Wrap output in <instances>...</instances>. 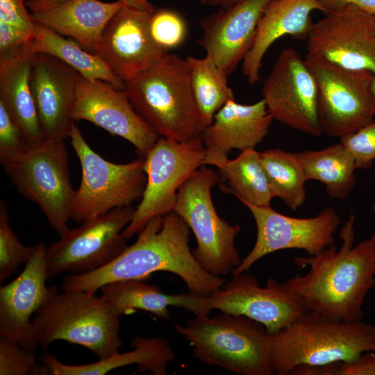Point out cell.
Returning <instances> with one entry per match:
<instances>
[{
    "mask_svg": "<svg viewBox=\"0 0 375 375\" xmlns=\"http://www.w3.org/2000/svg\"><path fill=\"white\" fill-rule=\"evenodd\" d=\"M32 143L0 102V160L24 151Z\"/></svg>",
    "mask_w": 375,
    "mask_h": 375,
    "instance_id": "cell-37",
    "label": "cell"
},
{
    "mask_svg": "<svg viewBox=\"0 0 375 375\" xmlns=\"http://www.w3.org/2000/svg\"><path fill=\"white\" fill-rule=\"evenodd\" d=\"M297 154L308 181L316 180L324 184L331 198L346 199L349 197L356 184L357 169L352 156L342 143Z\"/></svg>",
    "mask_w": 375,
    "mask_h": 375,
    "instance_id": "cell-29",
    "label": "cell"
},
{
    "mask_svg": "<svg viewBox=\"0 0 375 375\" xmlns=\"http://www.w3.org/2000/svg\"><path fill=\"white\" fill-rule=\"evenodd\" d=\"M371 92L375 101V74H374L370 86Z\"/></svg>",
    "mask_w": 375,
    "mask_h": 375,
    "instance_id": "cell-44",
    "label": "cell"
},
{
    "mask_svg": "<svg viewBox=\"0 0 375 375\" xmlns=\"http://www.w3.org/2000/svg\"><path fill=\"white\" fill-rule=\"evenodd\" d=\"M337 375H375V353H362L351 362H339Z\"/></svg>",
    "mask_w": 375,
    "mask_h": 375,
    "instance_id": "cell-39",
    "label": "cell"
},
{
    "mask_svg": "<svg viewBox=\"0 0 375 375\" xmlns=\"http://www.w3.org/2000/svg\"><path fill=\"white\" fill-rule=\"evenodd\" d=\"M144 158L147 183L133 219L123 231L127 240L151 219L174 210L181 186L204 165L206 149L201 137L185 142L160 137Z\"/></svg>",
    "mask_w": 375,
    "mask_h": 375,
    "instance_id": "cell-11",
    "label": "cell"
},
{
    "mask_svg": "<svg viewBox=\"0 0 375 375\" xmlns=\"http://www.w3.org/2000/svg\"><path fill=\"white\" fill-rule=\"evenodd\" d=\"M127 4L124 0H65L40 4L27 0L33 20L61 35L69 36L85 51L95 53L101 33L113 15Z\"/></svg>",
    "mask_w": 375,
    "mask_h": 375,
    "instance_id": "cell-23",
    "label": "cell"
},
{
    "mask_svg": "<svg viewBox=\"0 0 375 375\" xmlns=\"http://www.w3.org/2000/svg\"><path fill=\"white\" fill-rule=\"evenodd\" d=\"M305 60L317 87L322 133L340 138L374 120L370 89L374 74L347 69L310 53Z\"/></svg>",
    "mask_w": 375,
    "mask_h": 375,
    "instance_id": "cell-10",
    "label": "cell"
},
{
    "mask_svg": "<svg viewBox=\"0 0 375 375\" xmlns=\"http://www.w3.org/2000/svg\"><path fill=\"white\" fill-rule=\"evenodd\" d=\"M23 53L0 60V102L31 142L44 138L30 86L31 57Z\"/></svg>",
    "mask_w": 375,
    "mask_h": 375,
    "instance_id": "cell-26",
    "label": "cell"
},
{
    "mask_svg": "<svg viewBox=\"0 0 375 375\" xmlns=\"http://www.w3.org/2000/svg\"><path fill=\"white\" fill-rule=\"evenodd\" d=\"M69 138L81 167L80 185L72 201V219L83 224L142 199L147 183L144 158L124 164L106 160L90 147L74 122Z\"/></svg>",
    "mask_w": 375,
    "mask_h": 375,
    "instance_id": "cell-9",
    "label": "cell"
},
{
    "mask_svg": "<svg viewBox=\"0 0 375 375\" xmlns=\"http://www.w3.org/2000/svg\"><path fill=\"white\" fill-rule=\"evenodd\" d=\"M72 121L85 120L131 142L144 158L160 136L141 118L124 90L78 75Z\"/></svg>",
    "mask_w": 375,
    "mask_h": 375,
    "instance_id": "cell-17",
    "label": "cell"
},
{
    "mask_svg": "<svg viewBox=\"0 0 375 375\" xmlns=\"http://www.w3.org/2000/svg\"><path fill=\"white\" fill-rule=\"evenodd\" d=\"M47 247L40 243L23 271L0 288V335L35 350L40 342L31 317L45 301L50 287L46 262Z\"/></svg>",
    "mask_w": 375,
    "mask_h": 375,
    "instance_id": "cell-20",
    "label": "cell"
},
{
    "mask_svg": "<svg viewBox=\"0 0 375 375\" xmlns=\"http://www.w3.org/2000/svg\"><path fill=\"white\" fill-rule=\"evenodd\" d=\"M273 120L262 99L249 105L228 101L201 136L206 149L204 165L218 167L228 159L232 149H254L268 134Z\"/></svg>",
    "mask_w": 375,
    "mask_h": 375,
    "instance_id": "cell-22",
    "label": "cell"
},
{
    "mask_svg": "<svg viewBox=\"0 0 375 375\" xmlns=\"http://www.w3.org/2000/svg\"><path fill=\"white\" fill-rule=\"evenodd\" d=\"M128 5L152 12L155 8L149 0H124Z\"/></svg>",
    "mask_w": 375,
    "mask_h": 375,
    "instance_id": "cell-42",
    "label": "cell"
},
{
    "mask_svg": "<svg viewBox=\"0 0 375 375\" xmlns=\"http://www.w3.org/2000/svg\"><path fill=\"white\" fill-rule=\"evenodd\" d=\"M262 94L274 119L313 137L322 134L317 84L296 49L280 52L263 82Z\"/></svg>",
    "mask_w": 375,
    "mask_h": 375,
    "instance_id": "cell-15",
    "label": "cell"
},
{
    "mask_svg": "<svg viewBox=\"0 0 375 375\" xmlns=\"http://www.w3.org/2000/svg\"><path fill=\"white\" fill-rule=\"evenodd\" d=\"M372 209H373V210L375 211V201H374V203H373Z\"/></svg>",
    "mask_w": 375,
    "mask_h": 375,
    "instance_id": "cell-46",
    "label": "cell"
},
{
    "mask_svg": "<svg viewBox=\"0 0 375 375\" xmlns=\"http://www.w3.org/2000/svg\"><path fill=\"white\" fill-rule=\"evenodd\" d=\"M320 1L325 8L324 12L344 5L351 4L371 15H375V0H320Z\"/></svg>",
    "mask_w": 375,
    "mask_h": 375,
    "instance_id": "cell-40",
    "label": "cell"
},
{
    "mask_svg": "<svg viewBox=\"0 0 375 375\" xmlns=\"http://www.w3.org/2000/svg\"><path fill=\"white\" fill-rule=\"evenodd\" d=\"M274 197L280 198L292 211L306 199L308 181L297 153L280 149L259 152Z\"/></svg>",
    "mask_w": 375,
    "mask_h": 375,
    "instance_id": "cell-31",
    "label": "cell"
},
{
    "mask_svg": "<svg viewBox=\"0 0 375 375\" xmlns=\"http://www.w3.org/2000/svg\"><path fill=\"white\" fill-rule=\"evenodd\" d=\"M339 139L352 156L356 169L372 167L375 160V120Z\"/></svg>",
    "mask_w": 375,
    "mask_h": 375,
    "instance_id": "cell-36",
    "label": "cell"
},
{
    "mask_svg": "<svg viewBox=\"0 0 375 375\" xmlns=\"http://www.w3.org/2000/svg\"><path fill=\"white\" fill-rule=\"evenodd\" d=\"M325 8L320 0H271L259 21L253 43L242 60L244 76L251 85L260 80L262 59L279 38L307 39L312 24L311 12Z\"/></svg>",
    "mask_w": 375,
    "mask_h": 375,
    "instance_id": "cell-24",
    "label": "cell"
},
{
    "mask_svg": "<svg viewBox=\"0 0 375 375\" xmlns=\"http://www.w3.org/2000/svg\"><path fill=\"white\" fill-rule=\"evenodd\" d=\"M152 12L126 4L113 15L101 33L95 54L124 82L168 53L151 35Z\"/></svg>",
    "mask_w": 375,
    "mask_h": 375,
    "instance_id": "cell-18",
    "label": "cell"
},
{
    "mask_svg": "<svg viewBox=\"0 0 375 375\" xmlns=\"http://www.w3.org/2000/svg\"><path fill=\"white\" fill-rule=\"evenodd\" d=\"M104 301L120 317L135 310H142L158 317L169 319V306L191 311L194 294L188 293L165 294L155 285L139 280H126L110 283L101 288Z\"/></svg>",
    "mask_w": 375,
    "mask_h": 375,
    "instance_id": "cell-27",
    "label": "cell"
},
{
    "mask_svg": "<svg viewBox=\"0 0 375 375\" xmlns=\"http://www.w3.org/2000/svg\"><path fill=\"white\" fill-rule=\"evenodd\" d=\"M131 345L134 349L131 351L117 352L107 358L86 365H67L47 352L42 355V359L49 374L53 375H103L129 365H137L138 370L141 372L148 371L155 375H165L168 364L175 360L170 344L162 338L135 336L131 339Z\"/></svg>",
    "mask_w": 375,
    "mask_h": 375,
    "instance_id": "cell-25",
    "label": "cell"
},
{
    "mask_svg": "<svg viewBox=\"0 0 375 375\" xmlns=\"http://www.w3.org/2000/svg\"><path fill=\"white\" fill-rule=\"evenodd\" d=\"M200 3L206 6H215L220 9L228 8L240 0H197Z\"/></svg>",
    "mask_w": 375,
    "mask_h": 375,
    "instance_id": "cell-41",
    "label": "cell"
},
{
    "mask_svg": "<svg viewBox=\"0 0 375 375\" xmlns=\"http://www.w3.org/2000/svg\"><path fill=\"white\" fill-rule=\"evenodd\" d=\"M219 181V172L201 166L179 188L173 210L194 235V258L205 271L217 276L231 274L241 262L235 246L241 227L221 218L212 200L211 189Z\"/></svg>",
    "mask_w": 375,
    "mask_h": 375,
    "instance_id": "cell-8",
    "label": "cell"
},
{
    "mask_svg": "<svg viewBox=\"0 0 375 375\" xmlns=\"http://www.w3.org/2000/svg\"><path fill=\"white\" fill-rule=\"evenodd\" d=\"M375 326L361 320L343 322L308 310L271 335L272 374L288 375L297 366L351 362L375 351Z\"/></svg>",
    "mask_w": 375,
    "mask_h": 375,
    "instance_id": "cell-4",
    "label": "cell"
},
{
    "mask_svg": "<svg viewBox=\"0 0 375 375\" xmlns=\"http://www.w3.org/2000/svg\"><path fill=\"white\" fill-rule=\"evenodd\" d=\"M34 351L0 335V375L49 374L44 364L37 363Z\"/></svg>",
    "mask_w": 375,
    "mask_h": 375,
    "instance_id": "cell-35",
    "label": "cell"
},
{
    "mask_svg": "<svg viewBox=\"0 0 375 375\" xmlns=\"http://www.w3.org/2000/svg\"><path fill=\"white\" fill-rule=\"evenodd\" d=\"M224 192L234 194L242 203L258 206H270L274 198L261 162L254 149L241 151L233 160H226L217 167Z\"/></svg>",
    "mask_w": 375,
    "mask_h": 375,
    "instance_id": "cell-30",
    "label": "cell"
},
{
    "mask_svg": "<svg viewBox=\"0 0 375 375\" xmlns=\"http://www.w3.org/2000/svg\"><path fill=\"white\" fill-rule=\"evenodd\" d=\"M28 51L31 55L37 53L50 55L89 80H101L116 89H123L124 81L112 72L98 55L85 51L75 40L65 39L62 35L37 23Z\"/></svg>",
    "mask_w": 375,
    "mask_h": 375,
    "instance_id": "cell-28",
    "label": "cell"
},
{
    "mask_svg": "<svg viewBox=\"0 0 375 375\" xmlns=\"http://www.w3.org/2000/svg\"><path fill=\"white\" fill-rule=\"evenodd\" d=\"M25 0H0V22L33 36L35 23Z\"/></svg>",
    "mask_w": 375,
    "mask_h": 375,
    "instance_id": "cell-38",
    "label": "cell"
},
{
    "mask_svg": "<svg viewBox=\"0 0 375 375\" xmlns=\"http://www.w3.org/2000/svg\"><path fill=\"white\" fill-rule=\"evenodd\" d=\"M175 331L193 347L194 356L208 365L242 375H271V335L260 322L222 312L195 316Z\"/></svg>",
    "mask_w": 375,
    "mask_h": 375,
    "instance_id": "cell-6",
    "label": "cell"
},
{
    "mask_svg": "<svg viewBox=\"0 0 375 375\" xmlns=\"http://www.w3.org/2000/svg\"><path fill=\"white\" fill-rule=\"evenodd\" d=\"M36 246L22 244L12 231L8 212L3 200L0 201V281L10 277L18 267L26 263L33 255Z\"/></svg>",
    "mask_w": 375,
    "mask_h": 375,
    "instance_id": "cell-33",
    "label": "cell"
},
{
    "mask_svg": "<svg viewBox=\"0 0 375 375\" xmlns=\"http://www.w3.org/2000/svg\"><path fill=\"white\" fill-rule=\"evenodd\" d=\"M0 162L17 190L37 203L53 229L62 235L69 229L75 194L65 140L33 142L24 151Z\"/></svg>",
    "mask_w": 375,
    "mask_h": 375,
    "instance_id": "cell-7",
    "label": "cell"
},
{
    "mask_svg": "<svg viewBox=\"0 0 375 375\" xmlns=\"http://www.w3.org/2000/svg\"><path fill=\"white\" fill-rule=\"evenodd\" d=\"M132 206L118 207L69 228L47 247L49 278L64 272L83 274L97 270L118 257L127 247L123 231L133 219Z\"/></svg>",
    "mask_w": 375,
    "mask_h": 375,
    "instance_id": "cell-12",
    "label": "cell"
},
{
    "mask_svg": "<svg viewBox=\"0 0 375 375\" xmlns=\"http://www.w3.org/2000/svg\"><path fill=\"white\" fill-rule=\"evenodd\" d=\"M35 2L40 4H52L62 2L65 0H33Z\"/></svg>",
    "mask_w": 375,
    "mask_h": 375,
    "instance_id": "cell-43",
    "label": "cell"
},
{
    "mask_svg": "<svg viewBox=\"0 0 375 375\" xmlns=\"http://www.w3.org/2000/svg\"><path fill=\"white\" fill-rule=\"evenodd\" d=\"M271 0H240L232 6L202 18L197 44L227 75L251 49L258 25Z\"/></svg>",
    "mask_w": 375,
    "mask_h": 375,
    "instance_id": "cell-19",
    "label": "cell"
},
{
    "mask_svg": "<svg viewBox=\"0 0 375 375\" xmlns=\"http://www.w3.org/2000/svg\"><path fill=\"white\" fill-rule=\"evenodd\" d=\"M324 14L310 27L308 53L347 69L375 74L372 15L351 4Z\"/></svg>",
    "mask_w": 375,
    "mask_h": 375,
    "instance_id": "cell-16",
    "label": "cell"
},
{
    "mask_svg": "<svg viewBox=\"0 0 375 375\" xmlns=\"http://www.w3.org/2000/svg\"><path fill=\"white\" fill-rule=\"evenodd\" d=\"M251 212L257 228L251 251L234 268L232 276L249 270L262 257L284 249H301L314 256L334 243V234L340 217L331 207H326L316 216L299 218L281 214L271 206H258L242 203Z\"/></svg>",
    "mask_w": 375,
    "mask_h": 375,
    "instance_id": "cell-14",
    "label": "cell"
},
{
    "mask_svg": "<svg viewBox=\"0 0 375 375\" xmlns=\"http://www.w3.org/2000/svg\"><path fill=\"white\" fill-rule=\"evenodd\" d=\"M373 35L375 40V15H372Z\"/></svg>",
    "mask_w": 375,
    "mask_h": 375,
    "instance_id": "cell-45",
    "label": "cell"
},
{
    "mask_svg": "<svg viewBox=\"0 0 375 375\" xmlns=\"http://www.w3.org/2000/svg\"><path fill=\"white\" fill-rule=\"evenodd\" d=\"M190 83L197 106L206 126L217 111L228 101L235 99L228 85L227 75L209 56L203 58L188 56Z\"/></svg>",
    "mask_w": 375,
    "mask_h": 375,
    "instance_id": "cell-32",
    "label": "cell"
},
{
    "mask_svg": "<svg viewBox=\"0 0 375 375\" xmlns=\"http://www.w3.org/2000/svg\"><path fill=\"white\" fill-rule=\"evenodd\" d=\"M78 75L53 56L42 53L31 56L30 86L45 139L69 138Z\"/></svg>",
    "mask_w": 375,
    "mask_h": 375,
    "instance_id": "cell-21",
    "label": "cell"
},
{
    "mask_svg": "<svg viewBox=\"0 0 375 375\" xmlns=\"http://www.w3.org/2000/svg\"><path fill=\"white\" fill-rule=\"evenodd\" d=\"M122 90L160 137L188 141L201 137L207 127L194 101L186 58L168 52L124 81Z\"/></svg>",
    "mask_w": 375,
    "mask_h": 375,
    "instance_id": "cell-3",
    "label": "cell"
},
{
    "mask_svg": "<svg viewBox=\"0 0 375 375\" xmlns=\"http://www.w3.org/2000/svg\"><path fill=\"white\" fill-rule=\"evenodd\" d=\"M374 340H375V333H374Z\"/></svg>",
    "mask_w": 375,
    "mask_h": 375,
    "instance_id": "cell-47",
    "label": "cell"
},
{
    "mask_svg": "<svg viewBox=\"0 0 375 375\" xmlns=\"http://www.w3.org/2000/svg\"><path fill=\"white\" fill-rule=\"evenodd\" d=\"M232 277L224 288L210 296H198L195 316L208 315L213 309L243 315L275 335L308 311L297 295L273 278L262 288L256 277L246 272Z\"/></svg>",
    "mask_w": 375,
    "mask_h": 375,
    "instance_id": "cell-13",
    "label": "cell"
},
{
    "mask_svg": "<svg viewBox=\"0 0 375 375\" xmlns=\"http://www.w3.org/2000/svg\"><path fill=\"white\" fill-rule=\"evenodd\" d=\"M190 229L174 211L151 219L137 240L108 265L83 274L64 277L67 291L96 292L103 285L126 280L142 281L150 274L168 272L185 282L189 292L208 297L221 288L225 280L205 271L189 246Z\"/></svg>",
    "mask_w": 375,
    "mask_h": 375,
    "instance_id": "cell-1",
    "label": "cell"
},
{
    "mask_svg": "<svg viewBox=\"0 0 375 375\" xmlns=\"http://www.w3.org/2000/svg\"><path fill=\"white\" fill-rule=\"evenodd\" d=\"M355 219L351 214L342 227L339 249L333 243L316 255L297 257L299 267L310 269L284 283L308 310L343 322L362 319L365 299L375 285V233L354 245Z\"/></svg>",
    "mask_w": 375,
    "mask_h": 375,
    "instance_id": "cell-2",
    "label": "cell"
},
{
    "mask_svg": "<svg viewBox=\"0 0 375 375\" xmlns=\"http://www.w3.org/2000/svg\"><path fill=\"white\" fill-rule=\"evenodd\" d=\"M149 30L154 42L168 52L180 47L188 35L185 18L171 8H155L151 14Z\"/></svg>",
    "mask_w": 375,
    "mask_h": 375,
    "instance_id": "cell-34",
    "label": "cell"
},
{
    "mask_svg": "<svg viewBox=\"0 0 375 375\" xmlns=\"http://www.w3.org/2000/svg\"><path fill=\"white\" fill-rule=\"evenodd\" d=\"M40 344L47 349L56 340L83 346L99 359L118 352L119 317L94 292H60L55 286L32 319Z\"/></svg>",
    "mask_w": 375,
    "mask_h": 375,
    "instance_id": "cell-5",
    "label": "cell"
}]
</instances>
